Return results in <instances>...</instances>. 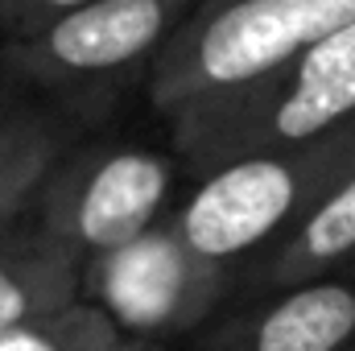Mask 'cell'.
I'll return each mask as SVG.
<instances>
[{"mask_svg": "<svg viewBox=\"0 0 355 351\" xmlns=\"http://www.w3.org/2000/svg\"><path fill=\"white\" fill-rule=\"evenodd\" d=\"M0 351H166V343L128 335L95 302L79 298L62 310L0 331Z\"/></svg>", "mask_w": 355, "mask_h": 351, "instance_id": "cell-11", "label": "cell"}, {"mask_svg": "<svg viewBox=\"0 0 355 351\" xmlns=\"http://www.w3.org/2000/svg\"><path fill=\"white\" fill-rule=\"evenodd\" d=\"M347 277H355V264H352V268H347Z\"/></svg>", "mask_w": 355, "mask_h": 351, "instance_id": "cell-13", "label": "cell"}, {"mask_svg": "<svg viewBox=\"0 0 355 351\" xmlns=\"http://www.w3.org/2000/svg\"><path fill=\"white\" fill-rule=\"evenodd\" d=\"M91 0H0V37L4 42H25L62 21L67 12L83 8Z\"/></svg>", "mask_w": 355, "mask_h": 351, "instance_id": "cell-12", "label": "cell"}, {"mask_svg": "<svg viewBox=\"0 0 355 351\" xmlns=\"http://www.w3.org/2000/svg\"><path fill=\"white\" fill-rule=\"evenodd\" d=\"M355 264V170L277 248L252 261V285L265 293L293 289L306 281L339 277Z\"/></svg>", "mask_w": 355, "mask_h": 351, "instance_id": "cell-10", "label": "cell"}, {"mask_svg": "<svg viewBox=\"0 0 355 351\" xmlns=\"http://www.w3.org/2000/svg\"><path fill=\"white\" fill-rule=\"evenodd\" d=\"M83 298V261L33 219L0 232V331Z\"/></svg>", "mask_w": 355, "mask_h": 351, "instance_id": "cell-9", "label": "cell"}, {"mask_svg": "<svg viewBox=\"0 0 355 351\" xmlns=\"http://www.w3.org/2000/svg\"><path fill=\"white\" fill-rule=\"evenodd\" d=\"M347 25H355V0H202L149 67V99L170 124Z\"/></svg>", "mask_w": 355, "mask_h": 351, "instance_id": "cell-1", "label": "cell"}, {"mask_svg": "<svg viewBox=\"0 0 355 351\" xmlns=\"http://www.w3.org/2000/svg\"><path fill=\"white\" fill-rule=\"evenodd\" d=\"M91 120L0 75V232L21 223L50 170L83 145Z\"/></svg>", "mask_w": 355, "mask_h": 351, "instance_id": "cell-8", "label": "cell"}, {"mask_svg": "<svg viewBox=\"0 0 355 351\" xmlns=\"http://www.w3.org/2000/svg\"><path fill=\"white\" fill-rule=\"evenodd\" d=\"M194 351H355V277L277 289L211 327Z\"/></svg>", "mask_w": 355, "mask_h": 351, "instance_id": "cell-7", "label": "cell"}, {"mask_svg": "<svg viewBox=\"0 0 355 351\" xmlns=\"http://www.w3.org/2000/svg\"><path fill=\"white\" fill-rule=\"evenodd\" d=\"M355 120V25L310 46L248 87L170 120L174 153L190 174L227 162L310 145Z\"/></svg>", "mask_w": 355, "mask_h": 351, "instance_id": "cell-2", "label": "cell"}, {"mask_svg": "<svg viewBox=\"0 0 355 351\" xmlns=\"http://www.w3.org/2000/svg\"><path fill=\"white\" fill-rule=\"evenodd\" d=\"M232 281L236 268L198 257L166 215L132 244L83 264V302L137 339L170 343L215 314Z\"/></svg>", "mask_w": 355, "mask_h": 351, "instance_id": "cell-6", "label": "cell"}, {"mask_svg": "<svg viewBox=\"0 0 355 351\" xmlns=\"http://www.w3.org/2000/svg\"><path fill=\"white\" fill-rule=\"evenodd\" d=\"M174 162L145 145H75L42 182L25 219L87 264L162 223Z\"/></svg>", "mask_w": 355, "mask_h": 351, "instance_id": "cell-5", "label": "cell"}, {"mask_svg": "<svg viewBox=\"0 0 355 351\" xmlns=\"http://www.w3.org/2000/svg\"><path fill=\"white\" fill-rule=\"evenodd\" d=\"M352 170L355 120L310 145L252 153L202 174L170 219L198 257L240 268L277 248Z\"/></svg>", "mask_w": 355, "mask_h": 351, "instance_id": "cell-3", "label": "cell"}, {"mask_svg": "<svg viewBox=\"0 0 355 351\" xmlns=\"http://www.w3.org/2000/svg\"><path fill=\"white\" fill-rule=\"evenodd\" d=\"M202 0H91L50 29L0 46V75L83 112L91 124L120 87L157 62Z\"/></svg>", "mask_w": 355, "mask_h": 351, "instance_id": "cell-4", "label": "cell"}]
</instances>
